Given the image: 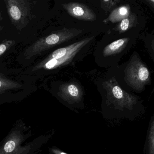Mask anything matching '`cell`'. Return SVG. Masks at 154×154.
Masks as SVG:
<instances>
[{
	"mask_svg": "<svg viewBox=\"0 0 154 154\" xmlns=\"http://www.w3.org/2000/svg\"><path fill=\"white\" fill-rule=\"evenodd\" d=\"M58 93L61 96L70 101H77L82 95V90L76 83L63 84L59 87Z\"/></svg>",
	"mask_w": 154,
	"mask_h": 154,
	"instance_id": "7",
	"label": "cell"
},
{
	"mask_svg": "<svg viewBox=\"0 0 154 154\" xmlns=\"http://www.w3.org/2000/svg\"><path fill=\"white\" fill-rule=\"evenodd\" d=\"M150 80V73L147 67L139 58L134 56L125 70L126 82L133 89L139 91L143 89Z\"/></svg>",
	"mask_w": 154,
	"mask_h": 154,
	"instance_id": "3",
	"label": "cell"
},
{
	"mask_svg": "<svg viewBox=\"0 0 154 154\" xmlns=\"http://www.w3.org/2000/svg\"><path fill=\"white\" fill-rule=\"evenodd\" d=\"M137 23V16L134 13L130 14L126 18L121 21L120 23L114 29L119 34L124 33L132 27L136 26Z\"/></svg>",
	"mask_w": 154,
	"mask_h": 154,
	"instance_id": "10",
	"label": "cell"
},
{
	"mask_svg": "<svg viewBox=\"0 0 154 154\" xmlns=\"http://www.w3.org/2000/svg\"><path fill=\"white\" fill-rule=\"evenodd\" d=\"M2 19H3V18H2V13L1 11H0V22H1L2 21ZM3 26H2V25L0 24V32L2 31V29H3Z\"/></svg>",
	"mask_w": 154,
	"mask_h": 154,
	"instance_id": "15",
	"label": "cell"
},
{
	"mask_svg": "<svg viewBox=\"0 0 154 154\" xmlns=\"http://www.w3.org/2000/svg\"><path fill=\"white\" fill-rule=\"evenodd\" d=\"M93 38L94 37L86 38L81 41L70 45L68 46L57 49L48 56L45 59L42 61V62H46L51 59H59L75 51L81 50L85 45H87L90 41H91Z\"/></svg>",
	"mask_w": 154,
	"mask_h": 154,
	"instance_id": "6",
	"label": "cell"
},
{
	"mask_svg": "<svg viewBox=\"0 0 154 154\" xmlns=\"http://www.w3.org/2000/svg\"><path fill=\"white\" fill-rule=\"evenodd\" d=\"M22 85L6 77L4 75L0 73V93L7 90L21 88Z\"/></svg>",
	"mask_w": 154,
	"mask_h": 154,
	"instance_id": "11",
	"label": "cell"
},
{
	"mask_svg": "<svg viewBox=\"0 0 154 154\" xmlns=\"http://www.w3.org/2000/svg\"><path fill=\"white\" fill-rule=\"evenodd\" d=\"M82 30L75 29H63L43 37L29 47L24 53L26 58L29 59L41 54L56 46L62 44L75 37L82 33Z\"/></svg>",
	"mask_w": 154,
	"mask_h": 154,
	"instance_id": "1",
	"label": "cell"
},
{
	"mask_svg": "<svg viewBox=\"0 0 154 154\" xmlns=\"http://www.w3.org/2000/svg\"><path fill=\"white\" fill-rule=\"evenodd\" d=\"M16 147V143L14 141L10 140L7 142L4 146V150L6 152H11L15 149Z\"/></svg>",
	"mask_w": 154,
	"mask_h": 154,
	"instance_id": "14",
	"label": "cell"
},
{
	"mask_svg": "<svg viewBox=\"0 0 154 154\" xmlns=\"http://www.w3.org/2000/svg\"><path fill=\"white\" fill-rule=\"evenodd\" d=\"M103 85L108 95L118 102L119 104L130 105L135 101V97L122 89L114 77L103 82Z\"/></svg>",
	"mask_w": 154,
	"mask_h": 154,
	"instance_id": "4",
	"label": "cell"
},
{
	"mask_svg": "<svg viewBox=\"0 0 154 154\" xmlns=\"http://www.w3.org/2000/svg\"><path fill=\"white\" fill-rule=\"evenodd\" d=\"M34 2L28 0L5 1L10 19L18 30H22L33 18L32 9Z\"/></svg>",
	"mask_w": 154,
	"mask_h": 154,
	"instance_id": "2",
	"label": "cell"
},
{
	"mask_svg": "<svg viewBox=\"0 0 154 154\" xmlns=\"http://www.w3.org/2000/svg\"><path fill=\"white\" fill-rule=\"evenodd\" d=\"M62 6L69 15L77 19L87 21H93L96 20L94 12L82 3L69 2L63 4Z\"/></svg>",
	"mask_w": 154,
	"mask_h": 154,
	"instance_id": "5",
	"label": "cell"
},
{
	"mask_svg": "<svg viewBox=\"0 0 154 154\" xmlns=\"http://www.w3.org/2000/svg\"><path fill=\"white\" fill-rule=\"evenodd\" d=\"M66 154V153H63V152H60V154Z\"/></svg>",
	"mask_w": 154,
	"mask_h": 154,
	"instance_id": "16",
	"label": "cell"
},
{
	"mask_svg": "<svg viewBox=\"0 0 154 154\" xmlns=\"http://www.w3.org/2000/svg\"><path fill=\"white\" fill-rule=\"evenodd\" d=\"M130 14V7L126 5L121 6L115 9L110 14L108 18L104 20L103 22L107 23L109 22L112 23L119 22L126 18Z\"/></svg>",
	"mask_w": 154,
	"mask_h": 154,
	"instance_id": "9",
	"label": "cell"
},
{
	"mask_svg": "<svg viewBox=\"0 0 154 154\" xmlns=\"http://www.w3.org/2000/svg\"><path fill=\"white\" fill-rule=\"evenodd\" d=\"M14 40H5L0 44V57L15 44Z\"/></svg>",
	"mask_w": 154,
	"mask_h": 154,
	"instance_id": "12",
	"label": "cell"
},
{
	"mask_svg": "<svg viewBox=\"0 0 154 154\" xmlns=\"http://www.w3.org/2000/svg\"><path fill=\"white\" fill-rule=\"evenodd\" d=\"M118 1H109V0H103L101 1V7L106 11H109L111 9L116 6Z\"/></svg>",
	"mask_w": 154,
	"mask_h": 154,
	"instance_id": "13",
	"label": "cell"
},
{
	"mask_svg": "<svg viewBox=\"0 0 154 154\" xmlns=\"http://www.w3.org/2000/svg\"><path fill=\"white\" fill-rule=\"evenodd\" d=\"M129 40V38H125L111 43L103 49V56H110L119 54L126 47Z\"/></svg>",
	"mask_w": 154,
	"mask_h": 154,
	"instance_id": "8",
	"label": "cell"
}]
</instances>
